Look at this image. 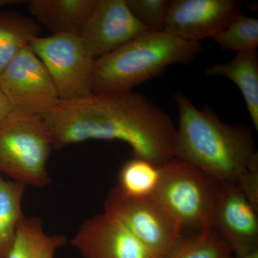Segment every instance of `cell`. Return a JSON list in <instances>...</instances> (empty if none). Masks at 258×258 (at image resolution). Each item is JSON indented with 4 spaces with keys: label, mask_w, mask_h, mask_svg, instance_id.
<instances>
[{
    "label": "cell",
    "mask_w": 258,
    "mask_h": 258,
    "mask_svg": "<svg viewBox=\"0 0 258 258\" xmlns=\"http://www.w3.org/2000/svg\"><path fill=\"white\" fill-rule=\"evenodd\" d=\"M52 147L42 115L13 111L0 123V174L35 188L52 183L47 162Z\"/></svg>",
    "instance_id": "277c9868"
},
{
    "label": "cell",
    "mask_w": 258,
    "mask_h": 258,
    "mask_svg": "<svg viewBox=\"0 0 258 258\" xmlns=\"http://www.w3.org/2000/svg\"><path fill=\"white\" fill-rule=\"evenodd\" d=\"M40 32V25L30 17L15 11L0 13V76Z\"/></svg>",
    "instance_id": "2e32d148"
},
{
    "label": "cell",
    "mask_w": 258,
    "mask_h": 258,
    "mask_svg": "<svg viewBox=\"0 0 258 258\" xmlns=\"http://www.w3.org/2000/svg\"><path fill=\"white\" fill-rule=\"evenodd\" d=\"M233 258H258V249L239 255H233Z\"/></svg>",
    "instance_id": "cb8c5ba5"
},
{
    "label": "cell",
    "mask_w": 258,
    "mask_h": 258,
    "mask_svg": "<svg viewBox=\"0 0 258 258\" xmlns=\"http://www.w3.org/2000/svg\"><path fill=\"white\" fill-rule=\"evenodd\" d=\"M202 48L201 42L184 40L164 31L145 32L95 60L93 94L133 91L160 76L171 64H189Z\"/></svg>",
    "instance_id": "3957f363"
},
{
    "label": "cell",
    "mask_w": 258,
    "mask_h": 258,
    "mask_svg": "<svg viewBox=\"0 0 258 258\" xmlns=\"http://www.w3.org/2000/svg\"><path fill=\"white\" fill-rule=\"evenodd\" d=\"M210 76H222L235 83L242 93L254 128L258 130V54L257 48L236 52L225 63L213 64L207 70Z\"/></svg>",
    "instance_id": "5bb4252c"
},
{
    "label": "cell",
    "mask_w": 258,
    "mask_h": 258,
    "mask_svg": "<svg viewBox=\"0 0 258 258\" xmlns=\"http://www.w3.org/2000/svg\"><path fill=\"white\" fill-rule=\"evenodd\" d=\"M232 249L211 227L182 237L162 258H233Z\"/></svg>",
    "instance_id": "ac0fdd59"
},
{
    "label": "cell",
    "mask_w": 258,
    "mask_h": 258,
    "mask_svg": "<svg viewBox=\"0 0 258 258\" xmlns=\"http://www.w3.org/2000/svg\"><path fill=\"white\" fill-rule=\"evenodd\" d=\"M29 47L46 69L61 101L93 95L95 60L88 54L79 35L38 36Z\"/></svg>",
    "instance_id": "8992f818"
},
{
    "label": "cell",
    "mask_w": 258,
    "mask_h": 258,
    "mask_svg": "<svg viewBox=\"0 0 258 258\" xmlns=\"http://www.w3.org/2000/svg\"><path fill=\"white\" fill-rule=\"evenodd\" d=\"M13 107L0 88V123L13 112Z\"/></svg>",
    "instance_id": "603a6c76"
},
{
    "label": "cell",
    "mask_w": 258,
    "mask_h": 258,
    "mask_svg": "<svg viewBox=\"0 0 258 258\" xmlns=\"http://www.w3.org/2000/svg\"><path fill=\"white\" fill-rule=\"evenodd\" d=\"M103 207V212L123 224L159 258L167 254L184 235L153 195L134 198L116 186L107 195Z\"/></svg>",
    "instance_id": "52a82bcc"
},
{
    "label": "cell",
    "mask_w": 258,
    "mask_h": 258,
    "mask_svg": "<svg viewBox=\"0 0 258 258\" xmlns=\"http://www.w3.org/2000/svg\"><path fill=\"white\" fill-rule=\"evenodd\" d=\"M160 171L153 196L181 230L211 228L220 183L176 158L161 165Z\"/></svg>",
    "instance_id": "5b68a950"
},
{
    "label": "cell",
    "mask_w": 258,
    "mask_h": 258,
    "mask_svg": "<svg viewBox=\"0 0 258 258\" xmlns=\"http://www.w3.org/2000/svg\"><path fill=\"white\" fill-rule=\"evenodd\" d=\"M147 32L125 0H97L79 37L96 60Z\"/></svg>",
    "instance_id": "9c48e42d"
},
{
    "label": "cell",
    "mask_w": 258,
    "mask_h": 258,
    "mask_svg": "<svg viewBox=\"0 0 258 258\" xmlns=\"http://www.w3.org/2000/svg\"><path fill=\"white\" fill-rule=\"evenodd\" d=\"M234 184L249 204L258 210V171H244L238 176Z\"/></svg>",
    "instance_id": "7402d4cb"
},
{
    "label": "cell",
    "mask_w": 258,
    "mask_h": 258,
    "mask_svg": "<svg viewBox=\"0 0 258 258\" xmlns=\"http://www.w3.org/2000/svg\"><path fill=\"white\" fill-rule=\"evenodd\" d=\"M15 1H11V0H0V8H3L5 5L14 3Z\"/></svg>",
    "instance_id": "d4e9b609"
},
{
    "label": "cell",
    "mask_w": 258,
    "mask_h": 258,
    "mask_svg": "<svg viewBox=\"0 0 258 258\" xmlns=\"http://www.w3.org/2000/svg\"><path fill=\"white\" fill-rule=\"evenodd\" d=\"M97 0H30L29 11L54 35H79Z\"/></svg>",
    "instance_id": "4fadbf2b"
},
{
    "label": "cell",
    "mask_w": 258,
    "mask_h": 258,
    "mask_svg": "<svg viewBox=\"0 0 258 258\" xmlns=\"http://www.w3.org/2000/svg\"><path fill=\"white\" fill-rule=\"evenodd\" d=\"M52 147L91 140L125 142L133 157L161 166L174 159L176 128L170 116L133 91L59 101L42 115Z\"/></svg>",
    "instance_id": "6da1fadb"
},
{
    "label": "cell",
    "mask_w": 258,
    "mask_h": 258,
    "mask_svg": "<svg viewBox=\"0 0 258 258\" xmlns=\"http://www.w3.org/2000/svg\"><path fill=\"white\" fill-rule=\"evenodd\" d=\"M129 10L149 31L164 32L170 1L125 0Z\"/></svg>",
    "instance_id": "44dd1931"
},
{
    "label": "cell",
    "mask_w": 258,
    "mask_h": 258,
    "mask_svg": "<svg viewBox=\"0 0 258 258\" xmlns=\"http://www.w3.org/2000/svg\"><path fill=\"white\" fill-rule=\"evenodd\" d=\"M160 166L133 157L122 166L118 188L128 196L144 198L154 195L160 180Z\"/></svg>",
    "instance_id": "d6986e66"
},
{
    "label": "cell",
    "mask_w": 258,
    "mask_h": 258,
    "mask_svg": "<svg viewBox=\"0 0 258 258\" xmlns=\"http://www.w3.org/2000/svg\"><path fill=\"white\" fill-rule=\"evenodd\" d=\"M212 227L230 245L234 255L258 249L257 210L234 183H220Z\"/></svg>",
    "instance_id": "7c38bea8"
},
{
    "label": "cell",
    "mask_w": 258,
    "mask_h": 258,
    "mask_svg": "<svg viewBox=\"0 0 258 258\" xmlns=\"http://www.w3.org/2000/svg\"><path fill=\"white\" fill-rule=\"evenodd\" d=\"M70 243L82 258H159L105 212L84 220Z\"/></svg>",
    "instance_id": "8fae6325"
},
{
    "label": "cell",
    "mask_w": 258,
    "mask_h": 258,
    "mask_svg": "<svg viewBox=\"0 0 258 258\" xmlns=\"http://www.w3.org/2000/svg\"><path fill=\"white\" fill-rule=\"evenodd\" d=\"M26 185L6 180L0 174V258H7L13 248L17 231L25 217L23 200Z\"/></svg>",
    "instance_id": "e0dca14e"
},
{
    "label": "cell",
    "mask_w": 258,
    "mask_h": 258,
    "mask_svg": "<svg viewBox=\"0 0 258 258\" xmlns=\"http://www.w3.org/2000/svg\"><path fill=\"white\" fill-rule=\"evenodd\" d=\"M237 0H172L164 32L188 41L213 37L241 14Z\"/></svg>",
    "instance_id": "30bf717a"
},
{
    "label": "cell",
    "mask_w": 258,
    "mask_h": 258,
    "mask_svg": "<svg viewBox=\"0 0 258 258\" xmlns=\"http://www.w3.org/2000/svg\"><path fill=\"white\" fill-rule=\"evenodd\" d=\"M174 157L196 166L219 183H234L247 171L255 149L247 125L224 123L210 107L198 109L181 92Z\"/></svg>",
    "instance_id": "7a4b0ae2"
},
{
    "label": "cell",
    "mask_w": 258,
    "mask_h": 258,
    "mask_svg": "<svg viewBox=\"0 0 258 258\" xmlns=\"http://www.w3.org/2000/svg\"><path fill=\"white\" fill-rule=\"evenodd\" d=\"M67 242L66 236L47 234L40 217H25L18 226L14 244L7 258H55L57 249Z\"/></svg>",
    "instance_id": "9a60e30c"
},
{
    "label": "cell",
    "mask_w": 258,
    "mask_h": 258,
    "mask_svg": "<svg viewBox=\"0 0 258 258\" xmlns=\"http://www.w3.org/2000/svg\"><path fill=\"white\" fill-rule=\"evenodd\" d=\"M212 38L222 48L236 52L257 48L258 20L241 13Z\"/></svg>",
    "instance_id": "ffe728a7"
},
{
    "label": "cell",
    "mask_w": 258,
    "mask_h": 258,
    "mask_svg": "<svg viewBox=\"0 0 258 258\" xmlns=\"http://www.w3.org/2000/svg\"><path fill=\"white\" fill-rule=\"evenodd\" d=\"M0 88L13 111L21 113L42 116L60 101L50 75L29 46L4 70Z\"/></svg>",
    "instance_id": "ba28073f"
}]
</instances>
